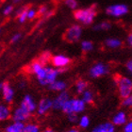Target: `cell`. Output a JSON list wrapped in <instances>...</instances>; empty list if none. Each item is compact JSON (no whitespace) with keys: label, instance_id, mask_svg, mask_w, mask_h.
I'll return each instance as SVG.
<instances>
[{"label":"cell","instance_id":"obj_29","mask_svg":"<svg viewBox=\"0 0 132 132\" xmlns=\"http://www.w3.org/2000/svg\"><path fill=\"white\" fill-rule=\"evenodd\" d=\"M122 106L125 108H132V94L122 100Z\"/></svg>","mask_w":132,"mask_h":132},{"label":"cell","instance_id":"obj_10","mask_svg":"<svg viewBox=\"0 0 132 132\" xmlns=\"http://www.w3.org/2000/svg\"><path fill=\"white\" fill-rule=\"evenodd\" d=\"M52 99L49 97H44L40 100L38 104H37V113L39 115H44L46 112L49 111V110L52 109Z\"/></svg>","mask_w":132,"mask_h":132},{"label":"cell","instance_id":"obj_13","mask_svg":"<svg viewBox=\"0 0 132 132\" xmlns=\"http://www.w3.org/2000/svg\"><path fill=\"white\" fill-rule=\"evenodd\" d=\"M2 94H3V98H4V100L7 103H11L12 102L14 97V91L13 89L11 87L9 82L3 83Z\"/></svg>","mask_w":132,"mask_h":132},{"label":"cell","instance_id":"obj_6","mask_svg":"<svg viewBox=\"0 0 132 132\" xmlns=\"http://www.w3.org/2000/svg\"><path fill=\"white\" fill-rule=\"evenodd\" d=\"M128 11H129V8L126 4H113L106 9V13L109 16L114 17V18H121L127 15Z\"/></svg>","mask_w":132,"mask_h":132},{"label":"cell","instance_id":"obj_42","mask_svg":"<svg viewBox=\"0 0 132 132\" xmlns=\"http://www.w3.org/2000/svg\"><path fill=\"white\" fill-rule=\"evenodd\" d=\"M22 1V0H12V2L14 3V4H18V3H20Z\"/></svg>","mask_w":132,"mask_h":132},{"label":"cell","instance_id":"obj_8","mask_svg":"<svg viewBox=\"0 0 132 132\" xmlns=\"http://www.w3.org/2000/svg\"><path fill=\"white\" fill-rule=\"evenodd\" d=\"M50 61L55 68H64L70 64L71 59L63 54H58V55L53 56Z\"/></svg>","mask_w":132,"mask_h":132},{"label":"cell","instance_id":"obj_4","mask_svg":"<svg viewBox=\"0 0 132 132\" xmlns=\"http://www.w3.org/2000/svg\"><path fill=\"white\" fill-rule=\"evenodd\" d=\"M117 89L119 95L122 98L128 96L132 94V79L127 77H119L117 81Z\"/></svg>","mask_w":132,"mask_h":132},{"label":"cell","instance_id":"obj_14","mask_svg":"<svg viewBox=\"0 0 132 132\" xmlns=\"http://www.w3.org/2000/svg\"><path fill=\"white\" fill-rule=\"evenodd\" d=\"M127 122V113L125 112V111H123V110L115 113V114L113 115L112 119H111V123H112L115 127L124 126Z\"/></svg>","mask_w":132,"mask_h":132},{"label":"cell","instance_id":"obj_41","mask_svg":"<svg viewBox=\"0 0 132 132\" xmlns=\"http://www.w3.org/2000/svg\"><path fill=\"white\" fill-rule=\"evenodd\" d=\"M25 86H26V83L25 82H21L19 84V87H20V88H23V87H25Z\"/></svg>","mask_w":132,"mask_h":132},{"label":"cell","instance_id":"obj_25","mask_svg":"<svg viewBox=\"0 0 132 132\" xmlns=\"http://www.w3.org/2000/svg\"><path fill=\"white\" fill-rule=\"evenodd\" d=\"M90 123H91L90 118L87 115H82L81 117H79L78 118V122H77L79 127H81V128H87L90 126Z\"/></svg>","mask_w":132,"mask_h":132},{"label":"cell","instance_id":"obj_18","mask_svg":"<svg viewBox=\"0 0 132 132\" xmlns=\"http://www.w3.org/2000/svg\"><path fill=\"white\" fill-rule=\"evenodd\" d=\"M25 124L23 122H13L6 127L5 132H24Z\"/></svg>","mask_w":132,"mask_h":132},{"label":"cell","instance_id":"obj_3","mask_svg":"<svg viewBox=\"0 0 132 132\" xmlns=\"http://www.w3.org/2000/svg\"><path fill=\"white\" fill-rule=\"evenodd\" d=\"M85 109L86 104L81 98H69L62 106L61 110L67 115L70 113H81L85 110Z\"/></svg>","mask_w":132,"mask_h":132},{"label":"cell","instance_id":"obj_38","mask_svg":"<svg viewBox=\"0 0 132 132\" xmlns=\"http://www.w3.org/2000/svg\"><path fill=\"white\" fill-rule=\"evenodd\" d=\"M127 44L128 46L132 47V32L129 33L127 37Z\"/></svg>","mask_w":132,"mask_h":132},{"label":"cell","instance_id":"obj_35","mask_svg":"<svg viewBox=\"0 0 132 132\" xmlns=\"http://www.w3.org/2000/svg\"><path fill=\"white\" fill-rule=\"evenodd\" d=\"M13 6L12 5H8L7 7H5V9L3 10V14L4 15H10V14L13 11Z\"/></svg>","mask_w":132,"mask_h":132},{"label":"cell","instance_id":"obj_23","mask_svg":"<svg viewBox=\"0 0 132 132\" xmlns=\"http://www.w3.org/2000/svg\"><path fill=\"white\" fill-rule=\"evenodd\" d=\"M11 110L5 105H0V121H4L10 118Z\"/></svg>","mask_w":132,"mask_h":132},{"label":"cell","instance_id":"obj_1","mask_svg":"<svg viewBox=\"0 0 132 132\" xmlns=\"http://www.w3.org/2000/svg\"><path fill=\"white\" fill-rule=\"evenodd\" d=\"M97 15L96 6L93 5L88 8L77 9L74 11V18L84 26H90L94 23Z\"/></svg>","mask_w":132,"mask_h":132},{"label":"cell","instance_id":"obj_12","mask_svg":"<svg viewBox=\"0 0 132 132\" xmlns=\"http://www.w3.org/2000/svg\"><path fill=\"white\" fill-rule=\"evenodd\" d=\"M30 114L31 113L27 111L25 109H23L22 107H19L13 111L12 120L14 122H25L30 117Z\"/></svg>","mask_w":132,"mask_h":132},{"label":"cell","instance_id":"obj_44","mask_svg":"<svg viewBox=\"0 0 132 132\" xmlns=\"http://www.w3.org/2000/svg\"><path fill=\"white\" fill-rule=\"evenodd\" d=\"M0 32H1V28H0Z\"/></svg>","mask_w":132,"mask_h":132},{"label":"cell","instance_id":"obj_15","mask_svg":"<svg viewBox=\"0 0 132 132\" xmlns=\"http://www.w3.org/2000/svg\"><path fill=\"white\" fill-rule=\"evenodd\" d=\"M91 132H115V126L111 122H105L94 127Z\"/></svg>","mask_w":132,"mask_h":132},{"label":"cell","instance_id":"obj_11","mask_svg":"<svg viewBox=\"0 0 132 132\" xmlns=\"http://www.w3.org/2000/svg\"><path fill=\"white\" fill-rule=\"evenodd\" d=\"M20 107H22L23 109H25L27 111H28L29 113H33L37 109V104L36 102L34 101V99L32 98L31 95L29 94H27L24 98H23L21 104H20Z\"/></svg>","mask_w":132,"mask_h":132},{"label":"cell","instance_id":"obj_40","mask_svg":"<svg viewBox=\"0 0 132 132\" xmlns=\"http://www.w3.org/2000/svg\"><path fill=\"white\" fill-rule=\"evenodd\" d=\"M42 132H55V131H54L52 128H45L44 131H42Z\"/></svg>","mask_w":132,"mask_h":132},{"label":"cell","instance_id":"obj_7","mask_svg":"<svg viewBox=\"0 0 132 132\" xmlns=\"http://www.w3.org/2000/svg\"><path fill=\"white\" fill-rule=\"evenodd\" d=\"M109 72H110V68L107 64L103 62H96L90 68L89 76L92 78H98L109 74Z\"/></svg>","mask_w":132,"mask_h":132},{"label":"cell","instance_id":"obj_30","mask_svg":"<svg viewBox=\"0 0 132 132\" xmlns=\"http://www.w3.org/2000/svg\"><path fill=\"white\" fill-rule=\"evenodd\" d=\"M51 60V56H50V54L48 52H45L44 53L43 55L41 56V58H40V62H41L42 64H45L48 61H50Z\"/></svg>","mask_w":132,"mask_h":132},{"label":"cell","instance_id":"obj_19","mask_svg":"<svg viewBox=\"0 0 132 132\" xmlns=\"http://www.w3.org/2000/svg\"><path fill=\"white\" fill-rule=\"evenodd\" d=\"M81 99L85 102V104H93L94 101V94L90 89H87L81 94Z\"/></svg>","mask_w":132,"mask_h":132},{"label":"cell","instance_id":"obj_21","mask_svg":"<svg viewBox=\"0 0 132 132\" xmlns=\"http://www.w3.org/2000/svg\"><path fill=\"white\" fill-rule=\"evenodd\" d=\"M16 16L18 18V22L23 24L28 20V8L24 7V8L19 9L16 12Z\"/></svg>","mask_w":132,"mask_h":132},{"label":"cell","instance_id":"obj_22","mask_svg":"<svg viewBox=\"0 0 132 132\" xmlns=\"http://www.w3.org/2000/svg\"><path fill=\"white\" fill-rule=\"evenodd\" d=\"M88 82L85 81V80L83 79H79L77 80V82H76V85H75V88H76V92H77V94H81L83 92L87 90L88 89Z\"/></svg>","mask_w":132,"mask_h":132},{"label":"cell","instance_id":"obj_27","mask_svg":"<svg viewBox=\"0 0 132 132\" xmlns=\"http://www.w3.org/2000/svg\"><path fill=\"white\" fill-rule=\"evenodd\" d=\"M64 4L66 7H68L70 10H73V11H76L78 8L77 0H64Z\"/></svg>","mask_w":132,"mask_h":132},{"label":"cell","instance_id":"obj_5","mask_svg":"<svg viewBox=\"0 0 132 132\" xmlns=\"http://www.w3.org/2000/svg\"><path fill=\"white\" fill-rule=\"evenodd\" d=\"M82 28L80 25L75 24V25L70 26L65 30L63 34V38L66 42L68 43H77L80 40L81 35H82Z\"/></svg>","mask_w":132,"mask_h":132},{"label":"cell","instance_id":"obj_17","mask_svg":"<svg viewBox=\"0 0 132 132\" xmlns=\"http://www.w3.org/2000/svg\"><path fill=\"white\" fill-rule=\"evenodd\" d=\"M122 41L118 38H108L106 39L104 44L110 49H117L122 46Z\"/></svg>","mask_w":132,"mask_h":132},{"label":"cell","instance_id":"obj_36","mask_svg":"<svg viewBox=\"0 0 132 132\" xmlns=\"http://www.w3.org/2000/svg\"><path fill=\"white\" fill-rule=\"evenodd\" d=\"M21 37H22V34H21V33H16V34H14L11 39V44H15V43H17V42L21 39Z\"/></svg>","mask_w":132,"mask_h":132},{"label":"cell","instance_id":"obj_31","mask_svg":"<svg viewBox=\"0 0 132 132\" xmlns=\"http://www.w3.org/2000/svg\"><path fill=\"white\" fill-rule=\"evenodd\" d=\"M67 118H68V121L72 124L74 123H77L78 122V115L77 113H70V114H67Z\"/></svg>","mask_w":132,"mask_h":132},{"label":"cell","instance_id":"obj_16","mask_svg":"<svg viewBox=\"0 0 132 132\" xmlns=\"http://www.w3.org/2000/svg\"><path fill=\"white\" fill-rule=\"evenodd\" d=\"M48 89L50 91L57 92V93H61L62 91H65L67 89V83L63 80H58L56 79L54 82H52L48 86Z\"/></svg>","mask_w":132,"mask_h":132},{"label":"cell","instance_id":"obj_9","mask_svg":"<svg viewBox=\"0 0 132 132\" xmlns=\"http://www.w3.org/2000/svg\"><path fill=\"white\" fill-rule=\"evenodd\" d=\"M70 98V94L67 91H62L59 93V94L52 99V109L53 110H61V108L65 104V102Z\"/></svg>","mask_w":132,"mask_h":132},{"label":"cell","instance_id":"obj_37","mask_svg":"<svg viewBox=\"0 0 132 132\" xmlns=\"http://www.w3.org/2000/svg\"><path fill=\"white\" fill-rule=\"evenodd\" d=\"M126 68H127V71L132 75V59H130V60H128V61H127V63H126Z\"/></svg>","mask_w":132,"mask_h":132},{"label":"cell","instance_id":"obj_33","mask_svg":"<svg viewBox=\"0 0 132 132\" xmlns=\"http://www.w3.org/2000/svg\"><path fill=\"white\" fill-rule=\"evenodd\" d=\"M37 12H38V14H40V15H44V16H45V15L47 14V12H48V8H47L45 5H43L38 9Z\"/></svg>","mask_w":132,"mask_h":132},{"label":"cell","instance_id":"obj_20","mask_svg":"<svg viewBox=\"0 0 132 132\" xmlns=\"http://www.w3.org/2000/svg\"><path fill=\"white\" fill-rule=\"evenodd\" d=\"M112 25L111 23L109 22V21H103V22H100L96 25H94L93 27V29L95 31H105V30H109L110 28H111Z\"/></svg>","mask_w":132,"mask_h":132},{"label":"cell","instance_id":"obj_28","mask_svg":"<svg viewBox=\"0 0 132 132\" xmlns=\"http://www.w3.org/2000/svg\"><path fill=\"white\" fill-rule=\"evenodd\" d=\"M43 66H44V64H42L39 61H34V62H32L31 65H30V71L32 72L34 75H36L39 71H40V70H41Z\"/></svg>","mask_w":132,"mask_h":132},{"label":"cell","instance_id":"obj_39","mask_svg":"<svg viewBox=\"0 0 132 132\" xmlns=\"http://www.w3.org/2000/svg\"><path fill=\"white\" fill-rule=\"evenodd\" d=\"M62 132H80V131L77 127H72V128H69V129L64 130V131H62Z\"/></svg>","mask_w":132,"mask_h":132},{"label":"cell","instance_id":"obj_26","mask_svg":"<svg viewBox=\"0 0 132 132\" xmlns=\"http://www.w3.org/2000/svg\"><path fill=\"white\" fill-rule=\"evenodd\" d=\"M24 132H40V127L36 124H28L25 125Z\"/></svg>","mask_w":132,"mask_h":132},{"label":"cell","instance_id":"obj_2","mask_svg":"<svg viewBox=\"0 0 132 132\" xmlns=\"http://www.w3.org/2000/svg\"><path fill=\"white\" fill-rule=\"evenodd\" d=\"M59 70L55 67H49V66H43L40 71L35 75L37 77L38 82L42 86H49L52 82H54L58 78Z\"/></svg>","mask_w":132,"mask_h":132},{"label":"cell","instance_id":"obj_32","mask_svg":"<svg viewBox=\"0 0 132 132\" xmlns=\"http://www.w3.org/2000/svg\"><path fill=\"white\" fill-rule=\"evenodd\" d=\"M38 15V12L35 9H28V19L33 20Z\"/></svg>","mask_w":132,"mask_h":132},{"label":"cell","instance_id":"obj_24","mask_svg":"<svg viewBox=\"0 0 132 132\" xmlns=\"http://www.w3.org/2000/svg\"><path fill=\"white\" fill-rule=\"evenodd\" d=\"M80 47H81V50H82L83 52H91L94 49V43L92 41H89V40H84V41L81 42Z\"/></svg>","mask_w":132,"mask_h":132},{"label":"cell","instance_id":"obj_43","mask_svg":"<svg viewBox=\"0 0 132 132\" xmlns=\"http://www.w3.org/2000/svg\"><path fill=\"white\" fill-rule=\"evenodd\" d=\"M2 88H3V83H0V93L2 92Z\"/></svg>","mask_w":132,"mask_h":132},{"label":"cell","instance_id":"obj_34","mask_svg":"<svg viewBox=\"0 0 132 132\" xmlns=\"http://www.w3.org/2000/svg\"><path fill=\"white\" fill-rule=\"evenodd\" d=\"M123 132H132V120L127 121V123L124 125Z\"/></svg>","mask_w":132,"mask_h":132}]
</instances>
